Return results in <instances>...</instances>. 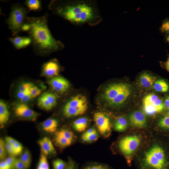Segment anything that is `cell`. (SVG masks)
Here are the masks:
<instances>
[{"label":"cell","mask_w":169,"mask_h":169,"mask_svg":"<svg viewBox=\"0 0 169 169\" xmlns=\"http://www.w3.org/2000/svg\"><path fill=\"white\" fill-rule=\"evenodd\" d=\"M54 15L77 26H95L102 20L97 2L91 0H53L48 5Z\"/></svg>","instance_id":"1"},{"label":"cell","mask_w":169,"mask_h":169,"mask_svg":"<svg viewBox=\"0 0 169 169\" xmlns=\"http://www.w3.org/2000/svg\"><path fill=\"white\" fill-rule=\"evenodd\" d=\"M48 16L47 13L38 17L28 16L26 21L30 25L27 32L31 39L33 49L41 55L62 50L64 47L61 42L52 35L48 25Z\"/></svg>","instance_id":"2"},{"label":"cell","mask_w":169,"mask_h":169,"mask_svg":"<svg viewBox=\"0 0 169 169\" xmlns=\"http://www.w3.org/2000/svg\"><path fill=\"white\" fill-rule=\"evenodd\" d=\"M166 150L160 145L153 146L145 154V163L154 169H169V156Z\"/></svg>","instance_id":"3"},{"label":"cell","mask_w":169,"mask_h":169,"mask_svg":"<svg viewBox=\"0 0 169 169\" xmlns=\"http://www.w3.org/2000/svg\"><path fill=\"white\" fill-rule=\"evenodd\" d=\"M28 10L19 3L11 7V11L7 22L13 36L22 31L23 25L26 22Z\"/></svg>","instance_id":"4"},{"label":"cell","mask_w":169,"mask_h":169,"mask_svg":"<svg viewBox=\"0 0 169 169\" xmlns=\"http://www.w3.org/2000/svg\"><path fill=\"white\" fill-rule=\"evenodd\" d=\"M88 108L87 99L84 95H78L73 97L64 105L63 112L65 116L70 117L84 114Z\"/></svg>","instance_id":"5"},{"label":"cell","mask_w":169,"mask_h":169,"mask_svg":"<svg viewBox=\"0 0 169 169\" xmlns=\"http://www.w3.org/2000/svg\"><path fill=\"white\" fill-rule=\"evenodd\" d=\"M141 141L139 136L133 135L125 136L119 142V148L125 156L129 165L131 164L133 155L139 147Z\"/></svg>","instance_id":"6"},{"label":"cell","mask_w":169,"mask_h":169,"mask_svg":"<svg viewBox=\"0 0 169 169\" xmlns=\"http://www.w3.org/2000/svg\"><path fill=\"white\" fill-rule=\"evenodd\" d=\"M130 87L128 84L122 83L110 84L105 90L103 98L109 103L122 91Z\"/></svg>","instance_id":"7"},{"label":"cell","mask_w":169,"mask_h":169,"mask_svg":"<svg viewBox=\"0 0 169 169\" xmlns=\"http://www.w3.org/2000/svg\"><path fill=\"white\" fill-rule=\"evenodd\" d=\"M94 118L100 134L104 136L108 135L111 131V125L108 116L103 113L97 112L94 114Z\"/></svg>","instance_id":"8"},{"label":"cell","mask_w":169,"mask_h":169,"mask_svg":"<svg viewBox=\"0 0 169 169\" xmlns=\"http://www.w3.org/2000/svg\"><path fill=\"white\" fill-rule=\"evenodd\" d=\"M16 115L18 117L30 120H34L38 114L22 102L16 105L14 109Z\"/></svg>","instance_id":"9"},{"label":"cell","mask_w":169,"mask_h":169,"mask_svg":"<svg viewBox=\"0 0 169 169\" xmlns=\"http://www.w3.org/2000/svg\"><path fill=\"white\" fill-rule=\"evenodd\" d=\"M57 98L54 94L50 92L43 93L38 100V104L41 108L46 110H50L57 104Z\"/></svg>","instance_id":"10"},{"label":"cell","mask_w":169,"mask_h":169,"mask_svg":"<svg viewBox=\"0 0 169 169\" xmlns=\"http://www.w3.org/2000/svg\"><path fill=\"white\" fill-rule=\"evenodd\" d=\"M143 105L145 113L148 115H153L160 113L165 108L162 100L159 97L152 102L143 103Z\"/></svg>","instance_id":"11"},{"label":"cell","mask_w":169,"mask_h":169,"mask_svg":"<svg viewBox=\"0 0 169 169\" xmlns=\"http://www.w3.org/2000/svg\"><path fill=\"white\" fill-rule=\"evenodd\" d=\"M49 84L54 90L59 93L66 92L70 87L69 81L61 76L53 77L49 81Z\"/></svg>","instance_id":"12"},{"label":"cell","mask_w":169,"mask_h":169,"mask_svg":"<svg viewBox=\"0 0 169 169\" xmlns=\"http://www.w3.org/2000/svg\"><path fill=\"white\" fill-rule=\"evenodd\" d=\"M60 70L59 64L54 60H51L47 62L44 64L42 68L43 74L46 76L49 77L56 76Z\"/></svg>","instance_id":"13"},{"label":"cell","mask_w":169,"mask_h":169,"mask_svg":"<svg viewBox=\"0 0 169 169\" xmlns=\"http://www.w3.org/2000/svg\"><path fill=\"white\" fill-rule=\"evenodd\" d=\"M129 119L131 124L135 127L143 128L146 125V118L141 111H137L133 112L130 115Z\"/></svg>","instance_id":"14"},{"label":"cell","mask_w":169,"mask_h":169,"mask_svg":"<svg viewBox=\"0 0 169 169\" xmlns=\"http://www.w3.org/2000/svg\"><path fill=\"white\" fill-rule=\"evenodd\" d=\"M38 143L41 148V152L46 156L55 153L54 147L49 138L44 137L39 140Z\"/></svg>","instance_id":"15"},{"label":"cell","mask_w":169,"mask_h":169,"mask_svg":"<svg viewBox=\"0 0 169 169\" xmlns=\"http://www.w3.org/2000/svg\"><path fill=\"white\" fill-rule=\"evenodd\" d=\"M156 80V78L155 76L145 72L140 75L139 79V83L143 88L150 89L153 88L154 84Z\"/></svg>","instance_id":"16"},{"label":"cell","mask_w":169,"mask_h":169,"mask_svg":"<svg viewBox=\"0 0 169 169\" xmlns=\"http://www.w3.org/2000/svg\"><path fill=\"white\" fill-rule=\"evenodd\" d=\"M9 40L17 49H20L28 46L32 43L29 37H16L9 38Z\"/></svg>","instance_id":"17"},{"label":"cell","mask_w":169,"mask_h":169,"mask_svg":"<svg viewBox=\"0 0 169 169\" xmlns=\"http://www.w3.org/2000/svg\"><path fill=\"white\" fill-rule=\"evenodd\" d=\"M10 116V113L7 104L3 100H0V125L4 127L8 122Z\"/></svg>","instance_id":"18"},{"label":"cell","mask_w":169,"mask_h":169,"mask_svg":"<svg viewBox=\"0 0 169 169\" xmlns=\"http://www.w3.org/2000/svg\"><path fill=\"white\" fill-rule=\"evenodd\" d=\"M58 124L57 120L50 118L43 122L41 125L42 129L45 131L49 133H53L56 131Z\"/></svg>","instance_id":"19"},{"label":"cell","mask_w":169,"mask_h":169,"mask_svg":"<svg viewBox=\"0 0 169 169\" xmlns=\"http://www.w3.org/2000/svg\"><path fill=\"white\" fill-rule=\"evenodd\" d=\"M131 93V87L120 93L109 104L111 105L117 106L122 104L127 98Z\"/></svg>","instance_id":"20"},{"label":"cell","mask_w":169,"mask_h":169,"mask_svg":"<svg viewBox=\"0 0 169 169\" xmlns=\"http://www.w3.org/2000/svg\"><path fill=\"white\" fill-rule=\"evenodd\" d=\"M153 88L158 92H166L169 90V84L165 80L159 79L155 81Z\"/></svg>","instance_id":"21"},{"label":"cell","mask_w":169,"mask_h":169,"mask_svg":"<svg viewBox=\"0 0 169 169\" xmlns=\"http://www.w3.org/2000/svg\"><path fill=\"white\" fill-rule=\"evenodd\" d=\"M88 124V120L86 118L81 117L76 119L74 122L73 126L76 131L81 132L85 131Z\"/></svg>","instance_id":"22"},{"label":"cell","mask_w":169,"mask_h":169,"mask_svg":"<svg viewBox=\"0 0 169 169\" xmlns=\"http://www.w3.org/2000/svg\"><path fill=\"white\" fill-rule=\"evenodd\" d=\"M127 125V121L125 118L122 116H120L115 121L114 128L117 131H123L126 129Z\"/></svg>","instance_id":"23"},{"label":"cell","mask_w":169,"mask_h":169,"mask_svg":"<svg viewBox=\"0 0 169 169\" xmlns=\"http://www.w3.org/2000/svg\"><path fill=\"white\" fill-rule=\"evenodd\" d=\"M28 10L38 11L42 9V4L38 0H27L24 2Z\"/></svg>","instance_id":"24"},{"label":"cell","mask_w":169,"mask_h":169,"mask_svg":"<svg viewBox=\"0 0 169 169\" xmlns=\"http://www.w3.org/2000/svg\"><path fill=\"white\" fill-rule=\"evenodd\" d=\"M54 141L56 144L61 147L68 146L70 145L72 142V141L68 140L57 132L55 134Z\"/></svg>","instance_id":"25"},{"label":"cell","mask_w":169,"mask_h":169,"mask_svg":"<svg viewBox=\"0 0 169 169\" xmlns=\"http://www.w3.org/2000/svg\"><path fill=\"white\" fill-rule=\"evenodd\" d=\"M19 158L24 163L27 169L30 167L31 161V156L30 152L26 149L21 154Z\"/></svg>","instance_id":"26"},{"label":"cell","mask_w":169,"mask_h":169,"mask_svg":"<svg viewBox=\"0 0 169 169\" xmlns=\"http://www.w3.org/2000/svg\"><path fill=\"white\" fill-rule=\"evenodd\" d=\"M36 169H50L46 156L42 152Z\"/></svg>","instance_id":"27"},{"label":"cell","mask_w":169,"mask_h":169,"mask_svg":"<svg viewBox=\"0 0 169 169\" xmlns=\"http://www.w3.org/2000/svg\"><path fill=\"white\" fill-rule=\"evenodd\" d=\"M159 127L163 130L169 131V114L162 117L158 122Z\"/></svg>","instance_id":"28"},{"label":"cell","mask_w":169,"mask_h":169,"mask_svg":"<svg viewBox=\"0 0 169 169\" xmlns=\"http://www.w3.org/2000/svg\"><path fill=\"white\" fill-rule=\"evenodd\" d=\"M67 166L66 162L60 159H56L52 161L53 169H65Z\"/></svg>","instance_id":"29"},{"label":"cell","mask_w":169,"mask_h":169,"mask_svg":"<svg viewBox=\"0 0 169 169\" xmlns=\"http://www.w3.org/2000/svg\"><path fill=\"white\" fill-rule=\"evenodd\" d=\"M7 152L6 147V142L3 139H0V159L3 161L7 157Z\"/></svg>","instance_id":"30"},{"label":"cell","mask_w":169,"mask_h":169,"mask_svg":"<svg viewBox=\"0 0 169 169\" xmlns=\"http://www.w3.org/2000/svg\"><path fill=\"white\" fill-rule=\"evenodd\" d=\"M57 132L68 140L73 141L74 134L70 131L67 129H62Z\"/></svg>","instance_id":"31"},{"label":"cell","mask_w":169,"mask_h":169,"mask_svg":"<svg viewBox=\"0 0 169 169\" xmlns=\"http://www.w3.org/2000/svg\"><path fill=\"white\" fill-rule=\"evenodd\" d=\"M41 92V89L34 84L31 86L29 90V92L32 99L39 96Z\"/></svg>","instance_id":"32"},{"label":"cell","mask_w":169,"mask_h":169,"mask_svg":"<svg viewBox=\"0 0 169 169\" xmlns=\"http://www.w3.org/2000/svg\"><path fill=\"white\" fill-rule=\"evenodd\" d=\"M33 84L30 82L23 83L19 86L18 91L23 93L29 92L30 89Z\"/></svg>","instance_id":"33"},{"label":"cell","mask_w":169,"mask_h":169,"mask_svg":"<svg viewBox=\"0 0 169 169\" xmlns=\"http://www.w3.org/2000/svg\"><path fill=\"white\" fill-rule=\"evenodd\" d=\"M13 146L14 156L21 154L23 150V147L22 144L17 141Z\"/></svg>","instance_id":"34"},{"label":"cell","mask_w":169,"mask_h":169,"mask_svg":"<svg viewBox=\"0 0 169 169\" xmlns=\"http://www.w3.org/2000/svg\"><path fill=\"white\" fill-rule=\"evenodd\" d=\"M16 158L15 156H9L4 160L9 166L10 169H14V166Z\"/></svg>","instance_id":"35"},{"label":"cell","mask_w":169,"mask_h":169,"mask_svg":"<svg viewBox=\"0 0 169 169\" xmlns=\"http://www.w3.org/2000/svg\"><path fill=\"white\" fill-rule=\"evenodd\" d=\"M99 136L97 132L92 134L83 139L82 140L85 142H92L96 141L98 138Z\"/></svg>","instance_id":"36"},{"label":"cell","mask_w":169,"mask_h":169,"mask_svg":"<svg viewBox=\"0 0 169 169\" xmlns=\"http://www.w3.org/2000/svg\"><path fill=\"white\" fill-rule=\"evenodd\" d=\"M14 169H27V168L24 163L19 158H16Z\"/></svg>","instance_id":"37"},{"label":"cell","mask_w":169,"mask_h":169,"mask_svg":"<svg viewBox=\"0 0 169 169\" xmlns=\"http://www.w3.org/2000/svg\"><path fill=\"white\" fill-rule=\"evenodd\" d=\"M160 30L163 33H169V19L162 23L160 28Z\"/></svg>","instance_id":"38"},{"label":"cell","mask_w":169,"mask_h":169,"mask_svg":"<svg viewBox=\"0 0 169 169\" xmlns=\"http://www.w3.org/2000/svg\"><path fill=\"white\" fill-rule=\"evenodd\" d=\"M6 147L7 153L9 156H15L13 145L6 142Z\"/></svg>","instance_id":"39"},{"label":"cell","mask_w":169,"mask_h":169,"mask_svg":"<svg viewBox=\"0 0 169 169\" xmlns=\"http://www.w3.org/2000/svg\"><path fill=\"white\" fill-rule=\"evenodd\" d=\"M97 132V131H96L95 129L93 128H90L86 130L84 132L83 134L81 136L82 139L90 135H91Z\"/></svg>","instance_id":"40"},{"label":"cell","mask_w":169,"mask_h":169,"mask_svg":"<svg viewBox=\"0 0 169 169\" xmlns=\"http://www.w3.org/2000/svg\"><path fill=\"white\" fill-rule=\"evenodd\" d=\"M17 141L16 140L10 136H7L5 138V141L6 143L12 145H14Z\"/></svg>","instance_id":"41"},{"label":"cell","mask_w":169,"mask_h":169,"mask_svg":"<svg viewBox=\"0 0 169 169\" xmlns=\"http://www.w3.org/2000/svg\"><path fill=\"white\" fill-rule=\"evenodd\" d=\"M84 169H107L104 166L100 165H93L87 166Z\"/></svg>","instance_id":"42"},{"label":"cell","mask_w":169,"mask_h":169,"mask_svg":"<svg viewBox=\"0 0 169 169\" xmlns=\"http://www.w3.org/2000/svg\"><path fill=\"white\" fill-rule=\"evenodd\" d=\"M0 169H10V168L5 160H3L0 162Z\"/></svg>","instance_id":"43"},{"label":"cell","mask_w":169,"mask_h":169,"mask_svg":"<svg viewBox=\"0 0 169 169\" xmlns=\"http://www.w3.org/2000/svg\"><path fill=\"white\" fill-rule=\"evenodd\" d=\"M74 163L71 161H69L65 169H74Z\"/></svg>","instance_id":"44"},{"label":"cell","mask_w":169,"mask_h":169,"mask_svg":"<svg viewBox=\"0 0 169 169\" xmlns=\"http://www.w3.org/2000/svg\"><path fill=\"white\" fill-rule=\"evenodd\" d=\"M164 103L165 108L169 110V96L166 98Z\"/></svg>","instance_id":"45"},{"label":"cell","mask_w":169,"mask_h":169,"mask_svg":"<svg viewBox=\"0 0 169 169\" xmlns=\"http://www.w3.org/2000/svg\"><path fill=\"white\" fill-rule=\"evenodd\" d=\"M164 64L166 69L169 72V57L165 62Z\"/></svg>","instance_id":"46"},{"label":"cell","mask_w":169,"mask_h":169,"mask_svg":"<svg viewBox=\"0 0 169 169\" xmlns=\"http://www.w3.org/2000/svg\"><path fill=\"white\" fill-rule=\"evenodd\" d=\"M166 41L169 43V33H168L166 38Z\"/></svg>","instance_id":"47"},{"label":"cell","mask_w":169,"mask_h":169,"mask_svg":"<svg viewBox=\"0 0 169 169\" xmlns=\"http://www.w3.org/2000/svg\"><path fill=\"white\" fill-rule=\"evenodd\" d=\"M167 114H169V110L168 111Z\"/></svg>","instance_id":"48"}]
</instances>
